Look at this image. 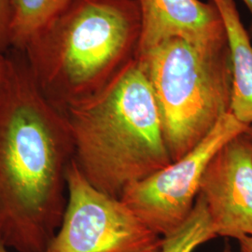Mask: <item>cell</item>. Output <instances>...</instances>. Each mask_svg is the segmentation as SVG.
<instances>
[{
  "label": "cell",
  "mask_w": 252,
  "mask_h": 252,
  "mask_svg": "<svg viewBox=\"0 0 252 252\" xmlns=\"http://www.w3.org/2000/svg\"><path fill=\"white\" fill-rule=\"evenodd\" d=\"M8 60L0 94V240L16 252H45L66 205L72 137L24 54L15 50Z\"/></svg>",
  "instance_id": "6da1fadb"
},
{
  "label": "cell",
  "mask_w": 252,
  "mask_h": 252,
  "mask_svg": "<svg viewBox=\"0 0 252 252\" xmlns=\"http://www.w3.org/2000/svg\"><path fill=\"white\" fill-rule=\"evenodd\" d=\"M74 161L93 186L122 198L172 162L153 88L135 58L89 96L60 108Z\"/></svg>",
  "instance_id": "7a4b0ae2"
},
{
  "label": "cell",
  "mask_w": 252,
  "mask_h": 252,
  "mask_svg": "<svg viewBox=\"0 0 252 252\" xmlns=\"http://www.w3.org/2000/svg\"><path fill=\"white\" fill-rule=\"evenodd\" d=\"M138 0H72L22 52L54 105L85 98L136 58Z\"/></svg>",
  "instance_id": "3957f363"
},
{
  "label": "cell",
  "mask_w": 252,
  "mask_h": 252,
  "mask_svg": "<svg viewBox=\"0 0 252 252\" xmlns=\"http://www.w3.org/2000/svg\"><path fill=\"white\" fill-rule=\"evenodd\" d=\"M153 88L172 162L230 113L232 61L227 37L171 39L136 58Z\"/></svg>",
  "instance_id": "277c9868"
},
{
  "label": "cell",
  "mask_w": 252,
  "mask_h": 252,
  "mask_svg": "<svg viewBox=\"0 0 252 252\" xmlns=\"http://www.w3.org/2000/svg\"><path fill=\"white\" fill-rule=\"evenodd\" d=\"M63 219L45 252H160L156 234L120 198L93 186L72 159Z\"/></svg>",
  "instance_id": "5b68a950"
},
{
  "label": "cell",
  "mask_w": 252,
  "mask_h": 252,
  "mask_svg": "<svg viewBox=\"0 0 252 252\" xmlns=\"http://www.w3.org/2000/svg\"><path fill=\"white\" fill-rule=\"evenodd\" d=\"M248 128L227 113L190 152L129 187L121 200L156 234L169 235L191 213L203 174L212 157Z\"/></svg>",
  "instance_id": "8992f818"
},
{
  "label": "cell",
  "mask_w": 252,
  "mask_h": 252,
  "mask_svg": "<svg viewBox=\"0 0 252 252\" xmlns=\"http://www.w3.org/2000/svg\"><path fill=\"white\" fill-rule=\"evenodd\" d=\"M198 195L206 203L218 236L236 240L252 236V142L247 131L212 157Z\"/></svg>",
  "instance_id": "52a82bcc"
},
{
  "label": "cell",
  "mask_w": 252,
  "mask_h": 252,
  "mask_svg": "<svg viewBox=\"0 0 252 252\" xmlns=\"http://www.w3.org/2000/svg\"><path fill=\"white\" fill-rule=\"evenodd\" d=\"M138 1L141 34L136 58L171 39L207 42L226 36L220 13L211 0Z\"/></svg>",
  "instance_id": "ba28073f"
},
{
  "label": "cell",
  "mask_w": 252,
  "mask_h": 252,
  "mask_svg": "<svg viewBox=\"0 0 252 252\" xmlns=\"http://www.w3.org/2000/svg\"><path fill=\"white\" fill-rule=\"evenodd\" d=\"M219 9L225 28L232 61V98L230 113L243 125H252V44L234 0H211Z\"/></svg>",
  "instance_id": "9c48e42d"
},
{
  "label": "cell",
  "mask_w": 252,
  "mask_h": 252,
  "mask_svg": "<svg viewBox=\"0 0 252 252\" xmlns=\"http://www.w3.org/2000/svg\"><path fill=\"white\" fill-rule=\"evenodd\" d=\"M72 0H12L10 46L23 51Z\"/></svg>",
  "instance_id": "30bf717a"
},
{
  "label": "cell",
  "mask_w": 252,
  "mask_h": 252,
  "mask_svg": "<svg viewBox=\"0 0 252 252\" xmlns=\"http://www.w3.org/2000/svg\"><path fill=\"white\" fill-rule=\"evenodd\" d=\"M217 236L206 203L198 195L191 213L184 223L163 237L160 252H194L200 246Z\"/></svg>",
  "instance_id": "8fae6325"
},
{
  "label": "cell",
  "mask_w": 252,
  "mask_h": 252,
  "mask_svg": "<svg viewBox=\"0 0 252 252\" xmlns=\"http://www.w3.org/2000/svg\"><path fill=\"white\" fill-rule=\"evenodd\" d=\"M12 0H0V53L10 46Z\"/></svg>",
  "instance_id": "7c38bea8"
},
{
  "label": "cell",
  "mask_w": 252,
  "mask_h": 252,
  "mask_svg": "<svg viewBox=\"0 0 252 252\" xmlns=\"http://www.w3.org/2000/svg\"><path fill=\"white\" fill-rule=\"evenodd\" d=\"M8 64H9L8 56H5L2 53H0V94L7 77Z\"/></svg>",
  "instance_id": "4fadbf2b"
},
{
  "label": "cell",
  "mask_w": 252,
  "mask_h": 252,
  "mask_svg": "<svg viewBox=\"0 0 252 252\" xmlns=\"http://www.w3.org/2000/svg\"><path fill=\"white\" fill-rule=\"evenodd\" d=\"M237 242L239 244L240 252H252V236H244L238 239Z\"/></svg>",
  "instance_id": "5bb4252c"
},
{
  "label": "cell",
  "mask_w": 252,
  "mask_h": 252,
  "mask_svg": "<svg viewBox=\"0 0 252 252\" xmlns=\"http://www.w3.org/2000/svg\"><path fill=\"white\" fill-rule=\"evenodd\" d=\"M221 252H233L232 247H231V245H230L229 242H226V243L224 244V246H223V249H222Z\"/></svg>",
  "instance_id": "9a60e30c"
},
{
  "label": "cell",
  "mask_w": 252,
  "mask_h": 252,
  "mask_svg": "<svg viewBox=\"0 0 252 252\" xmlns=\"http://www.w3.org/2000/svg\"><path fill=\"white\" fill-rule=\"evenodd\" d=\"M0 252H10L9 248L3 243L1 240H0Z\"/></svg>",
  "instance_id": "2e32d148"
},
{
  "label": "cell",
  "mask_w": 252,
  "mask_h": 252,
  "mask_svg": "<svg viewBox=\"0 0 252 252\" xmlns=\"http://www.w3.org/2000/svg\"><path fill=\"white\" fill-rule=\"evenodd\" d=\"M244 3L246 4V6H247V8L250 9V11H251V13H252V0H243Z\"/></svg>",
  "instance_id": "e0dca14e"
},
{
  "label": "cell",
  "mask_w": 252,
  "mask_h": 252,
  "mask_svg": "<svg viewBox=\"0 0 252 252\" xmlns=\"http://www.w3.org/2000/svg\"><path fill=\"white\" fill-rule=\"evenodd\" d=\"M247 134L250 136V138H251V140H252V126H249V128H248V130H247Z\"/></svg>",
  "instance_id": "ac0fdd59"
}]
</instances>
